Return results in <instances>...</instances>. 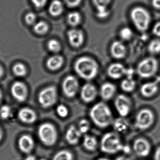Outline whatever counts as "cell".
I'll return each mask as SVG.
<instances>
[{"label":"cell","instance_id":"obj_1","mask_svg":"<svg viewBox=\"0 0 160 160\" xmlns=\"http://www.w3.org/2000/svg\"><path fill=\"white\" fill-rule=\"evenodd\" d=\"M89 116L93 123L101 128L108 127L114 121L110 107L103 102H98L91 108Z\"/></svg>","mask_w":160,"mask_h":160},{"label":"cell","instance_id":"obj_2","mask_svg":"<svg viewBox=\"0 0 160 160\" xmlns=\"http://www.w3.org/2000/svg\"><path fill=\"white\" fill-rule=\"evenodd\" d=\"M77 74L86 80H91L98 75L99 66L94 59L87 56L80 57L76 61L74 66Z\"/></svg>","mask_w":160,"mask_h":160},{"label":"cell","instance_id":"obj_3","mask_svg":"<svg viewBox=\"0 0 160 160\" xmlns=\"http://www.w3.org/2000/svg\"><path fill=\"white\" fill-rule=\"evenodd\" d=\"M123 145L117 132H107L102 136L101 140V150L106 154H114L121 151Z\"/></svg>","mask_w":160,"mask_h":160},{"label":"cell","instance_id":"obj_4","mask_svg":"<svg viewBox=\"0 0 160 160\" xmlns=\"http://www.w3.org/2000/svg\"><path fill=\"white\" fill-rule=\"evenodd\" d=\"M131 18L134 26L140 32H146L149 28L151 22L150 13L142 7L134 8L131 11Z\"/></svg>","mask_w":160,"mask_h":160},{"label":"cell","instance_id":"obj_5","mask_svg":"<svg viewBox=\"0 0 160 160\" xmlns=\"http://www.w3.org/2000/svg\"><path fill=\"white\" fill-rule=\"evenodd\" d=\"M38 134L41 142L47 146H52L58 140L57 129L51 123H45L40 125Z\"/></svg>","mask_w":160,"mask_h":160},{"label":"cell","instance_id":"obj_6","mask_svg":"<svg viewBox=\"0 0 160 160\" xmlns=\"http://www.w3.org/2000/svg\"><path fill=\"white\" fill-rule=\"evenodd\" d=\"M159 63L155 57L150 56L142 60L137 66L138 75L142 78L148 79L153 77L158 71Z\"/></svg>","mask_w":160,"mask_h":160},{"label":"cell","instance_id":"obj_7","mask_svg":"<svg viewBox=\"0 0 160 160\" xmlns=\"http://www.w3.org/2000/svg\"><path fill=\"white\" fill-rule=\"evenodd\" d=\"M155 120L154 112L150 109L144 108L140 110L136 115L134 125L140 130H147L153 126Z\"/></svg>","mask_w":160,"mask_h":160},{"label":"cell","instance_id":"obj_8","mask_svg":"<svg viewBox=\"0 0 160 160\" xmlns=\"http://www.w3.org/2000/svg\"><path fill=\"white\" fill-rule=\"evenodd\" d=\"M58 98L57 89L54 86L44 88L39 94L38 101L40 105L44 108L52 107L56 103Z\"/></svg>","mask_w":160,"mask_h":160},{"label":"cell","instance_id":"obj_9","mask_svg":"<svg viewBox=\"0 0 160 160\" xmlns=\"http://www.w3.org/2000/svg\"><path fill=\"white\" fill-rule=\"evenodd\" d=\"M115 107L117 111L121 117L128 116L130 112L132 102L130 99L124 95H119L116 98Z\"/></svg>","mask_w":160,"mask_h":160},{"label":"cell","instance_id":"obj_10","mask_svg":"<svg viewBox=\"0 0 160 160\" xmlns=\"http://www.w3.org/2000/svg\"><path fill=\"white\" fill-rule=\"evenodd\" d=\"M79 87L78 81L76 77L72 75L67 77L63 82V92L67 97H74L78 93Z\"/></svg>","mask_w":160,"mask_h":160},{"label":"cell","instance_id":"obj_11","mask_svg":"<svg viewBox=\"0 0 160 160\" xmlns=\"http://www.w3.org/2000/svg\"><path fill=\"white\" fill-rule=\"evenodd\" d=\"M133 149L138 157H145L150 154L151 146L149 142L143 138L136 139L133 142Z\"/></svg>","mask_w":160,"mask_h":160},{"label":"cell","instance_id":"obj_12","mask_svg":"<svg viewBox=\"0 0 160 160\" xmlns=\"http://www.w3.org/2000/svg\"><path fill=\"white\" fill-rule=\"evenodd\" d=\"M11 92L13 97L19 102L25 101L28 95L27 86L22 82H14L11 86Z\"/></svg>","mask_w":160,"mask_h":160},{"label":"cell","instance_id":"obj_13","mask_svg":"<svg viewBox=\"0 0 160 160\" xmlns=\"http://www.w3.org/2000/svg\"><path fill=\"white\" fill-rule=\"evenodd\" d=\"M97 88L91 84H86L81 89V99L85 103H90L94 101L97 97Z\"/></svg>","mask_w":160,"mask_h":160},{"label":"cell","instance_id":"obj_14","mask_svg":"<svg viewBox=\"0 0 160 160\" xmlns=\"http://www.w3.org/2000/svg\"><path fill=\"white\" fill-rule=\"evenodd\" d=\"M68 37L69 43L74 48L81 47L84 41V35L81 30L72 29L68 32Z\"/></svg>","mask_w":160,"mask_h":160},{"label":"cell","instance_id":"obj_15","mask_svg":"<svg viewBox=\"0 0 160 160\" xmlns=\"http://www.w3.org/2000/svg\"><path fill=\"white\" fill-rule=\"evenodd\" d=\"M127 69L122 64L114 63L109 66L107 73L110 78L113 79H119L126 75Z\"/></svg>","mask_w":160,"mask_h":160},{"label":"cell","instance_id":"obj_16","mask_svg":"<svg viewBox=\"0 0 160 160\" xmlns=\"http://www.w3.org/2000/svg\"><path fill=\"white\" fill-rule=\"evenodd\" d=\"M18 146L22 152L26 154L30 153L34 147L33 139L30 135H22L19 140Z\"/></svg>","mask_w":160,"mask_h":160},{"label":"cell","instance_id":"obj_17","mask_svg":"<svg viewBox=\"0 0 160 160\" xmlns=\"http://www.w3.org/2000/svg\"><path fill=\"white\" fill-rule=\"evenodd\" d=\"M18 116L22 122L26 124L33 123L37 119V115L34 111L28 108L21 109L19 111Z\"/></svg>","mask_w":160,"mask_h":160},{"label":"cell","instance_id":"obj_18","mask_svg":"<svg viewBox=\"0 0 160 160\" xmlns=\"http://www.w3.org/2000/svg\"><path fill=\"white\" fill-rule=\"evenodd\" d=\"M111 2V0H93V3L97 8L98 18L104 19L108 17L109 12L107 8Z\"/></svg>","mask_w":160,"mask_h":160},{"label":"cell","instance_id":"obj_19","mask_svg":"<svg viewBox=\"0 0 160 160\" xmlns=\"http://www.w3.org/2000/svg\"><path fill=\"white\" fill-rule=\"evenodd\" d=\"M158 85L157 82H150L142 85L140 91L142 95L145 97L151 98L158 93Z\"/></svg>","mask_w":160,"mask_h":160},{"label":"cell","instance_id":"obj_20","mask_svg":"<svg viewBox=\"0 0 160 160\" xmlns=\"http://www.w3.org/2000/svg\"><path fill=\"white\" fill-rule=\"evenodd\" d=\"M82 135L78 127L70 126L66 133V140L69 144L75 145L79 142Z\"/></svg>","mask_w":160,"mask_h":160},{"label":"cell","instance_id":"obj_21","mask_svg":"<svg viewBox=\"0 0 160 160\" xmlns=\"http://www.w3.org/2000/svg\"><path fill=\"white\" fill-rule=\"evenodd\" d=\"M111 53L114 58L122 59L126 56L127 50L122 42L120 41H115L111 45Z\"/></svg>","mask_w":160,"mask_h":160},{"label":"cell","instance_id":"obj_22","mask_svg":"<svg viewBox=\"0 0 160 160\" xmlns=\"http://www.w3.org/2000/svg\"><path fill=\"white\" fill-rule=\"evenodd\" d=\"M116 91L115 85L111 83L103 84L100 88L101 97L104 100H109L114 95Z\"/></svg>","mask_w":160,"mask_h":160},{"label":"cell","instance_id":"obj_23","mask_svg":"<svg viewBox=\"0 0 160 160\" xmlns=\"http://www.w3.org/2000/svg\"><path fill=\"white\" fill-rule=\"evenodd\" d=\"M64 58L60 55H55L49 57L47 60V67L51 70H56L62 66Z\"/></svg>","mask_w":160,"mask_h":160},{"label":"cell","instance_id":"obj_24","mask_svg":"<svg viewBox=\"0 0 160 160\" xmlns=\"http://www.w3.org/2000/svg\"><path fill=\"white\" fill-rule=\"evenodd\" d=\"M114 129L117 133H125L129 127L128 122L124 117L120 116L114 120L112 123Z\"/></svg>","mask_w":160,"mask_h":160},{"label":"cell","instance_id":"obj_25","mask_svg":"<svg viewBox=\"0 0 160 160\" xmlns=\"http://www.w3.org/2000/svg\"><path fill=\"white\" fill-rule=\"evenodd\" d=\"M62 3L59 0H54L52 2L49 7V12L51 16L54 17L60 16L63 12Z\"/></svg>","mask_w":160,"mask_h":160},{"label":"cell","instance_id":"obj_26","mask_svg":"<svg viewBox=\"0 0 160 160\" xmlns=\"http://www.w3.org/2000/svg\"><path fill=\"white\" fill-rule=\"evenodd\" d=\"M83 146L88 151H94L98 146V141L94 136L85 135L83 140Z\"/></svg>","mask_w":160,"mask_h":160},{"label":"cell","instance_id":"obj_27","mask_svg":"<svg viewBox=\"0 0 160 160\" xmlns=\"http://www.w3.org/2000/svg\"><path fill=\"white\" fill-rule=\"evenodd\" d=\"M136 86V82L133 79L127 78L121 82V87L123 91L128 93L132 92Z\"/></svg>","mask_w":160,"mask_h":160},{"label":"cell","instance_id":"obj_28","mask_svg":"<svg viewBox=\"0 0 160 160\" xmlns=\"http://www.w3.org/2000/svg\"><path fill=\"white\" fill-rule=\"evenodd\" d=\"M33 30L38 34H45L48 31L49 26L46 22L41 21L34 24Z\"/></svg>","mask_w":160,"mask_h":160},{"label":"cell","instance_id":"obj_29","mask_svg":"<svg viewBox=\"0 0 160 160\" xmlns=\"http://www.w3.org/2000/svg\"><path fill=\"white\" fill-rule=\"evenodd\" d=\"M74 157L70 151L62 150L57 152L52 158V160H73Z\"/></svg>","mask_w":160,"mask_h":160},{"label":"cell","instance_id":"obj_30","mask_svg":"<svg viewBox=\"0 0 160 160\" xmlns=\"http://www.w3.org/2000/svg\"><path fill=\"white\" fill-rule=\"evenodd\" d=\"M81 20L82 17L79 12H71L68 16V22L71 26H78L81 23Z\"/></svg>","mask_w":160,"mask_h":160},{"label":"cell","instance_id":"obj_31","mask_svg":"<svg viewBox=\"0 0 160 160\" xmlns=\"http://www.w3.org/2000/svg\"><path fill=\"white\" fill-rule=\"evenodd\" d=\"M148 50L152 54L160 53V39H154L148 44Z\"/></svg>","mask_w":160,"mask_h":160},{"label":"cell","instance_id":"obj_32","mask_svg":"<svg viewBox=\"0 0 160 160\" xmlns=\"http://www.w3.org/2000/svg\"><path fill=\"white\" fill-rule=\"evenodd\" d=\"M13 71L14 74L18 77H23L27 74L26 66L22 63H18L13 66Z\"/></svg>","mask_w":160,"mask_h":160},{"label":"cell","instance_id":"obj_33","mask_svg":"<svg viewBox=\"0 0 160 160\" xmlns=\"http://www.w3.org/2000/svg\"><path fill=\"white\" fill-rule=\"evenodd\" d=\"M48 49L53 53L59 52L62 49L61 43L55 39L50 40L48 42Z\"/></svg>","mask_w":160,"mask_h":160},{"label":"cell","instance_id":"obj_34","mask_svg":"<svg viewBox=\"0 0 160 160\" xmlns=\"http://www.w3.org/2000/svg\"><path fill=\"white\" fill-rule=\"evenodd\" d=\"M90 127V125L88 120L85 119H82L80 120L78 124V129L82 134H86Z\"/></svg>","mask_w":160,"mask_h":160},{"label":"cell","instance_id":"obj_35","mask_svg":"<svg viewBox=\"0 0 160 160\" xmlns=\"http://www.w3.org/2000/svg\"><path fill=\"white\" fill-rule=\"evenodd\" d=\"M56 112L60 117L65 118L69 114L68 108L63 104H60L56 108Z\"/></svg>","mask_w":160,"mask_h":160},{"label":"cell","instance_id":"obj_36","mask_svg":"<svg viewBox=\"0 0 160 160\" xmlns=\"http://www.w3.org/2000/svg\"><path fill=\"white\" fill-rule=\"evenodd\" d=\"M119 34L121 39L125 40H129L132 37L133 35L131 29L127 27L122 28Z\"/></svg>","mask_w":160,"mask_h":160},{"label":"cell","instance_id":"obj_37","mask_svg":"<svg viewBox=\"0 0 160 160\" xmlns=\"http://www.w3.org/2000/svg\"><path fill=\"white\" fill-rule=\"evenodd\" d=\"M11 115V109L9 106L4 105L0 108V117L2 119H8L10 117Z\"/></svg>","mask_w":160,"mask_h":160},{"label":"cell","instance_id":"obj_38","mask_svg":"<svg viewBox=\"0 0 160 160\" xmlns=\"http://www.w3.org/2000/svg\"><path fill=\"white\" fill-rule=\"evenodd\" d=\"M36 16L33 12H29L25 17V20L26 23L29 25L34 24L36 21Z\"/></svg>","mask_w":160,"mask_h":160},{"label":"cell","instance_id":"obj_39","mask_svg":"<svg viewBox=\"0 0 160 160\" xmlns=\"http://www.w3.org/2000/svg\"><path fill=\"white\" fill-rule=\"evenodd\" d=\"M66 3L70 8H75L78 6L82 0H64Z\"/></svg>","mask_w":160,"mask_h":160},{"label":"cell","instance_id":"obj_40","mask_svg":"<svg viewBox=\"0 0 160 160\" xmlns=\"http://www.w3.org/2000/svg\"><path fill=\"white\" fill-rule=\"evenodd\" d=\"M31 1L36 7L40 8L45 6L48 0H31Z\"/></svg>","mask_w":160,"mask_h":160},{"label":"cell","instance_id":"obj_41","mask_svg":"<svg viewBox=\"0 0 160 160\" xmlns=\"http://www.w3.org/2000/svg\"><path fill=\"white\" fill-rule=\"evenodd\" d=\"M152 32L156 36L160 37V21L158 22L154 25Z\"/></svg>","mask_w":160,"mask_h":160},{"label":"cell","instance_id":"obj_42","mask_svg":"<svg viewBox=\"0 0 160 160\" xmlns=\"http://www.w3.org/2000/svg\"><path fill=\"white\" fill-rule=\"evenodd\" d=\"M133 74H134V70L132 69H127V71H126V75H125L127 76V78L132 79Z\"/></svg>","mask_w":160,"mask_h":160},{"label":"cell","instance_id":"obj_43","mask_svg":"<svg viewBox=\"0 0 160 160\" xmlns=\"http://www.w3.org/2000/svg\"><path fill=\"white\" fill-rule=\"evenodd\" d=\"M154 160H160V146L155 151L154 156Z\"/></svg>","mask_w":160,"mask_h":160},{"label":"cell","instance_id":"obj_44","mask_svg":"<svg viewBox=\"0 0 160 160\" xmlns=\"http://www.w3.org/2000/svg\"><path fill=\"white\" fill-rule=\"evenodd\" d=\"M153 7L157 9H160V0H152Z\"/></svg>","mask_w":160,"mask_h":160},{"label":"cell","instance_id":"obj_45","mask_svg":"<svg viewBox=\"0 0 160 160\" xmlns=\"http://www.w3.org/2000/svg\"><path fill=\"white\" fill-rule=\"evenodd\" d=\"M126 154H129L131 151L130 147L128 145H123L122 151Z\"/></svg>","mask_w":160,"mask_h":160},{"label":"cell","instance_id":"obj_46","mask_svg":"<svg viewBox=\"0 0 160 160\" xmlns=\"http://www.w3.org/2000/svg\"><path fill=\"white\" fill-rule=\"evenodd\" d=\"M115 160H131L128 158L125 157V156H119Z\"/></svg>","mask_w":160,"mask_h":160},{"label":"cell","instance_id":"obj_47","mask_svg":"<svg viewBox=\"0 0 160 160\" xmlns=\"http://www.w3.org/2000/svg\"><path fill=\"white\" fill-rule=\"evenodd\" d=\"M25 160H37V159L35 156H32V155H30V156H28L25 158Z\"/></svg>","mask_w":160,"mask_h":160},{"label":"cell","instance_id":"obj_48","mask_svg":"<svg viewBox=\"0 0 160 160\" xmlns=\"http://www.w3.org/2000/svg\"><path fill=\"white\" fill-rule=\"evenodd\" d=\"M3 74V69L2 66L0 65V78L2 77Z\"/></svg>","mask_w":160,"mask_h":160},{"label":"cell","instance_id":"obj_49","mask_svg":"<svg viewBox=\"0 0 160 160\" xmlns=\"http://www.w3.org/2000/svg\"><path fill=\"white\" fill-rule=\"evenodd\" d=\"M2 129H1V127H0V141L2 139Z\"/></svg>","mask_w":160,"mask_h":160},{"label":"cell","instance_id":"obj_50","mask_svg":"<svg viewBox=\"0 0 160 160\" xmlns=\"http://www.w3.org/2000/svg\"><path fill=\"white\" fill-rule=\"evenodd\" d=\"M97 160H110L108 158H107L105 157H102L100 158H99Z\"/></svg>","mask_w":160,"mask_h":160},{"label":"cell","instance_id":"obj_51","mask_svg":"<svg viewBox=\"0 0 160 160\" xmlns=\"http://www.w3.org/2000/svg\"><path fill=\"white\" fill-rule=\"evenodd\" d=\"M2 98V93L1 92V90H0V101H1V100Z\"/></svg>","mask_w":160,"mask_h":160},{"label":"cell","instance_id":"obj_52","mask_svg":"<svg viewBox=\"0 0 160 160\" xmlns=\"http://www.w3.org/2000/svg\"><path fill=\"white\" fill-rule=\"evenodd\" d=\"M39 160H47L46 159H41Z\"/></svg>","mask_w":160,"mask_h":160}]
</instances>
